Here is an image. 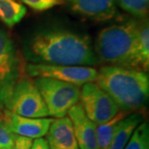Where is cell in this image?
Wrapping results in <instances>:
<instances>
[{
	"label": "cell",
	"mask_w": 149,
	"mask_h": 149,
	"mask_svg": "<svg viewBox=\"0 0 149 149\" xmlns=\"http://www.w3.org/2000/svg\"><path fill=\"white\" fill-rule=\"evenodd\" d=\"M30 63L89 66L99 63L91 38L64 28H47L33 34L24 46Z\"/></svg>",
	"instance_id": "6da1fadb"
},
{
	"label": "cell",
	"mask_w": 149,
	"mask_h": 149,
	"mask_svg": "<svg viewBox=\"0 0 149 149\" xmlns=\"http://www.w3.org/2000/svg\"><path fill=\"white\" fill-rule=\"evenodd\" d=\"M95 83L111 97L119 110L140 111L147 106L149 97L148 72L106 65L98 70Z\"/></svg>",
	"instance_id": "7a4b0ae2"
},
{
	"label": "cell",
	"mask_w": 149,
	"mask_h": 149,
	"mask_svg": "<svg viewBox=\"0 0 149 149\" xmlns=\"http://www.w3.org/2000/svg\"><path fill=\"white\" fill-rule=\"evenodd\" d=\"M139 26V21L128 19L102 29L94 50L98 60L109 65L130 68Z\"/></svg>",
	"instance_id": "3957f363"
},
{
	"label": "cell",
	"mask_w": 149,
	"mask_h": 149,
	"mask_svg": "<svg viewBox=\"0 0 149 149\" xmlns=\"http://www.w3.org/2000/svg\"><path fill=\"white\" fill-rule=\"evenodd\" d=\"M0 100L7 110L28 118H47V109L42 97L26 73L21 74L13 82L0 87Z\"/></svg>",
	"instance_id": "277c9868"
},
{
	"label": "cell",
	"mask_w": 149,
	"mask_h": 149,
	"mask_svg": "<svg viewBox=\"0 0 149 149\" xmlns=\"http://www.w3.org/2000/svg\"><path fill=\"white\" fill-rule=\"evenodd\" d=\"M33 80L51 117H65L70 109L80 100V89L77 85L44 77Z\"/></svg>",
	"instance_id": "5b68a950"
},
{
	"label": "cell",
	"mask_w": 149,
	"mask_h": 149,
	"mask_svg": "<svg viewBox=\"0 0 149 149\" xmlns=\"http://www.w3.org/2000/svg\"><path fill=\"white\" fill-rule=\"evenodd\" d=\"M24 69L31 78H50L79 87L89 82H95L98 74V70L91 66L27 63Z\"/></svg>",
	"instance_id": "8992f818"
},
{
	"label": "cell",
	"mask_w": 149,
	"mask_h": 149,
	"mask_svg": "<svg viewBox=\"0 0 149 149\" xmlns=\"http://www.w3.org/2000/svg\"><path fill=\"white\" fill-rule=\"evenodd\" d=\"M79 101L86 115L96 125L109 121L119 111L116 103L95 82L82 85Z\"/></svg>",
	"instance_id": "52a82bcc"
},
{
	"label": "cell",
	"mask_w": 149,
	"mask_h": 149,
	"mask_svg": "<svg viewBox=\"0 0 149 149\" xmlns=\"http://www.w3.org/2000/svg\"><path fill=\"white\" fill-rule=\"evenodd\" d=\"M70 12L91 21H109L118 13L117 0H64Z\"/></svg>",
	"instance_id": "ba28073f"
},
{
	"label": "cell",
	"mask_w": 149,
	"mask_h": 149,
	"mask_svg": "<svg viewBox=\"0 0 149 149\" xmlns=\"http://www.w3.org/2000/svg\"><path fill=\"white\" fill-rule=\"evenodd\" d=\"M1 118L12 133L32 139L45 137L53 120V118H49L23 117L8 110L3 113Z\"/></svg>",
	"instance_id": "9c48e42d"
},
{
	"label": "cell",
	"mask_w": 149,
	"mask_h": 149,
	"mask_svg": "<svg viewBox=\"0 0 149 149\" xmlns=\"http://www.w3.org/2000/svg\"><path fill=\"white\" fill-rule=\"evenodd\" d=\"M67 115L80 149H99L96 124L86 115L80 102L70 109Z\"/></svg>",
	"instance_id": "30bf717a"
},
{
	"label": "cell",
	"mask_w": 149,
	"mask_h": 149,
	"mask_svg": "<svg viewBox=\"0 0 149 149\" xmlns=\"http://www.w3.org/2000/svg\"><path fill=\"white\" fill-rule=\"evenodd\" d=\"M21 67V66H20ZM13 41L3 29H0V84L8 85L19 75L20 69Z\"/></svg>",
	"instance_id": "8fae6325"
},
{
	"label": "cell",
	"mask_w": 149,
	"mask_h": 149,
	"mask_svg": "<svg viewBox=\"0 0 149 149\" xmlns=\"http://www.w3.org/2000/svg\"><path fill=\"white\" fill-rule=\"evenodd\" d=\"M46 137L49 149H80L67 116L53 118Z\"/></svg>",
	"instance_id": "7c38bea8"
},
{
	"label": "cell",
	"mask_w": 149,
	"mask_h": 149,
	"mask_svg": "<svg viewBox=\"0 0 149 149\" xmlns=\"http://www.w3.org/2000/svg\"><path fill=\"white\" fill-rule=\"evenodd\" d=\"M130 69L148 72L149 69V26L145 18L140 21L137 42L133 50Z\"/></svg>",
	"instance_id": "4fadbf2b"
},
{
	"label": "cell",
	"mask_w": 149,
	"mask_h": 149,
	"mask_svg": "<svg viewBox=\"0 0 149 149\" xmlns=\"http://www.w3.org/2000/svg\"><path fill=\"white\" fill-rule=\"evenodd\" d=\"M143 115L140 113H130L123 120L117 132L105 149H123L135 128L143 122Z\"/></svg>",
	"instance_id": "5bb4252c"
},
{
	"label": "cell",
	"mask_w": 149,
	"mask_h": 149,
	"mask_svg": "<svg viewBox=\"0 0 149 149\" xmlns=\"http://www.w3.org/2000/svg\"><path fill=\"white\" fill-rule=\"evenodd\" d=\"M130 113L128 112L119 110L117 114L109 121L96 125V135L99 149L106 148L119 128L121 122Z\"/></svg>",
	"instance_id": "9a60e30c"
},
{
	"label": "cell",
	"mask_w": 149,
	"mask_h": 149,
	"mask_svg": "<svg viewBox=\"0 0 149 149\" xmlns=\"http://www.w3.org/2000/svg\"><path fill=\"white\" fill-rule=\"evenodd\" d=\"M27 8L18 0H0V20L8 27L22 21Z\"/></svg>",
	"instance_id": "2e32d148"
},
{
	"label": "cell",
	"mask_w": 149,
	"mask_h": 149,
	"mask_svg": "<svg viewBox=\"0 0 149 149\" xmlns=\"http://www.w3.org/2000/svg\"><path fill=\"white\" fill-rule=\"evenodd\" d=\"M123 149H149V126L142 122L135 130Z\"/></svg>",
	"instance_id": "e0dca14e"
},
{
	"label": "cell",
	"mask_w": 149,
	"mask_h": 149,
	"mask_svg": "<svg viewBox=\"0 0 149 149\" xmlns=\"http://www.w3.org/2000/svg\"><path fill=\"white\" fill-rule=\"evenodd\" d=\"M117 4L137 18L145 19L148 16L149 0H117Z\"/></svg>",
	"instance_id": "ac0fdd59"
},
{
	"label": "cell",
	"mask_w": 149,
	"mask_h": 149,
	"mask_svg": "<svg viewBox=\"0 0 149 149\" xmlns=\"http://www.w3.org/2000/svg\"><path fill=\"white\" fill-rule=\"evenodd\" d=\"M22 3L37 12L51 9L56 6L64 4V0H20Z\"/></svg>",
	"instance_id": "d6986e66"
},
{
	"label": "cell",
	"mask_w": 149,
	"mask_h": 149,
	"mask_svg": "<svg viewBox=\"0 0 149 149\" xmlns=\"http://www.w3.org/2000/svg\"><path fill=\"white\" fill-rule=\"evenodd\" d=\"M15 134L11 132L4 121L0 118V149H13Z\"/></svg>",
	"instance_id": "ffe728a7"
},
{
	"label": "cell",
	"mask_w": 149,
	"mask_h": 149,
	"mask_svg": "<svg viewBox=\"0 0 149 149\" xmlns=\"http://www.w3.org/2000/svg\"><path fill=\"white\" fill-rule=\"evenodd\" d=\"M32 143H33L32 139L15 134V139H14V144L13 149H31Z\"/></svg>",
	"instance_id": "44dd1931"
},
{
	"label": "cell",
	"mask_w": 149,
	"mask_h": 149,
	"mask_svg": "<svg viewBox=\"0 0 149 149\" xmlns=\"http://www.w3.org/2000/svg\"><path fill=\"white\" fill-rule=\"evenodd\" d=\"M31 149H49V147L47 140L44 138H40L33 140V143Z\"/></svg>",
	"instance_id": "7402d4cb"
},
{
	"label": "cell",
	"mask_w": 149,
	"mask_h": 149,
	"mask_svg": "<svg viewBox=\"0 0 149 149\" xmlns=\"http://www.w3.org/2000/svg\"><path fill=\"white\" fill-rule=\"evenodd\" d=\"M2 117H3V113L0 111V118H1Z\"/></svg>",
	"instance_id": "603a6c76"
}]
</instances>
